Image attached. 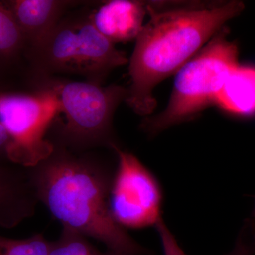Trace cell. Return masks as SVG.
Wrapping results in <instances>:
<instances>
[{
	"label": "cell",
	"mask_w": 255,
	"mask_h": 255,
	"mask_svg": "<svg viewBox=\"0 0 255 255\" xmlns=\"http://www.w3.org/2000/svg\"><path fill=\"white\" fill-rule=\"evenodd\" d=\"M148 22L136 38L129 63L130 86L125 102L148 117L157 102L153 90L177 73L224 25L243 12V1L216 4L146 1Z\"/></svg>",
	"instance_id": "obj_1"
},
{
	"label": "cell",
	"mask_w": 255,
	"mask_h": 255,
	"mask_svg": "<svg viewBox=\"0 0 255 255\" xmlns=\"http://www.w3.org/2000/svg\"><path fill=\"white\" fill-rule=\"evenodd\" d=\"M28 174L39 199L64 228L105 243L122 255H149L114 220L110 208L112 179L99 164L55 149Z\"/></svg>",
	"instance_id": "obj_2"
},
{
	"label": "cell",
	"mask_w": 255,
	"mask_h": 255,
	"mask_svg": "<svg viewBox=\"0 0 255 255\" xmlns=\"http://www.w3.org/2000/svg\"><path fill=\"white\" fill-rule=\"evenodd\" d=\"M223 28L178 70L167 106L160 113L146 117L140 124L151 136L183 122L215 105L228 76L238 65V48Z\"/></svg>",
	"instance_id": "obj_3"
},
{
	"label": "cell",
	"mask_w": 255,
	"mask_h": 255,
	"mask_svg": "<svg viewBox=\"0 0 255 255\" xmlns=\"http://www.w3.org/2000/svg\"><path fill=\"white\" fill-rule=\"evenodd\" d=\"M27 56L43 75L76 74L99 84L111 71L128 62L125 53L104 36L88 16L61 20L41 46Z\"/></svg>",
	"instance_id": "obj_4"
},
{
	"label": "cell",
	"mask_w": 255,
	"mask_h": 255,
	"mask_svg": "<svg viewBox=\"0 0 255 255\" xmlns=\"http://www.w3.org/2000/svg\"><path fill=\"white\" fill-rule=\"evenodd\" d=\"M42 85L54 91L64 116L61 135L69 145L91 147L112 140V122L117 107L125 101L128 88L117 85L102 86L90 81L44 80Z\"/></svg>",
	"instance_id": "obj_5"
},
{
	"label": "cell",
	"mask_w": 255,
	"mask_h": 255,
	"mask_svg": "<svg viewBox=\"0 0 255 255\" xmlns=\"http://www.w3.org/2000/svg\"><path fill=\"white\" fill-rule=\"evenodd\" d=\"M60 114L54 91L46 85L33 92L10 90L0 81V124L11 139L9 162L33 167L48 157L54 146L45 134Z\"/></svg>",
	"instance_id": "obj_6"
},
{
	"label": "cell",
	"mask_w": 255,
	"mask_h": 255,
	"mask_svg": "<svg viewBox=\"0 0 255 255\" xmlns=\"http://www.w3.org/2000/svg\"><path fill=\"white\" fill-rule=\"evenodd\" d=\"M112 148L118 167L111 184V214L124 228L156 226L162 219L163 192L159 181L135 155L116 145Z\"/></svg>",
	"instance_id": "obj_7"
},
{
	"label": "cell",
	"mask_w": 255,
	"mask_h": 255,
	"mask_svg": "<svg viewBox=\"0 0 255 255\" xmlns=\"http://www.w3.org/2000/svg\"><path fill=\"white\" fill-rule=\"evenodd\" d=\"M22 32L28 53L36 50L61 21L73 1L61 0L2 1Z\"/></svg>",
	"instance_id": "obj_8"
},
{
	"label": "cell",
	"mask_w": 255,
	"mask_h": 255,
	"mask_svg": "<svg viewBox=\"0 0 255 255\" xmlns=\"http://www.w3.org/2000/svg\"><path fill=\"white\" fill-rule=\"evenodd\" d=\"M146 14L145 1L111 0L87 16L94 26L115 44L136 40Z\"/></svg>",
	"instance_id": "obj_9"
},
{
	"label": "cell",
	"mask_w": 255,
	"mask_h": 255,
	"mask_svg": "<svg viewBox=\"0 0 255 255\" xmlns=\"http://www.w3.org/2000/svg\"><path fill=\"white\" fill-rule=\"evenodd\" d=\"M35 199L28 175L0 162V226L13 227L33 214Z\"/></svg>",
	"instance_id": "obj_10"
},
{
	"label": "cell",
	"mask_w": 255,
	"mask_h": 255,
	"mask_svg": "<svg viewBox=\"0 0 255 255\" xmlns=\"http://www.w3.org/2000/svg\"><path fill=\"white\" fill-rule=\"evenodd\" d=\"M215 105L241 117L255 114V68L241 66L228 76L216 97Z\"/></svg>",
	"instance_id": "obj_11"
},
{
	"label": "cell",
	"mask_w": 255,
	"mask_h": 255,
	"mask_svg": "<svg viewBox=\"0 0 255 255\" xmlns=\"http://www.w3.org/2000/svg\"><path fill=\"white\" fill-rule=\"evenodd\" d=\"M27 47L19 26L9 9L0 1V71L15 65Z\"/></svg>",
	"instance_id": "obj_12"
},
{
	"label": "cell",
	"mask_w": 255,
	"mask_h": 255,
	"mask_svg": "<svg viewBox=\"0 0 255 255\" xmlns=\"http://www.w3.org/2000/svg\"><path fill=\"white\" fill-rule=\"evenodd\" d=\"M48 255H122L114 252H101L87 241L86 237L72 230L64 228L61 236L52 242Z\"/></svg>",
	"instance_id": "obj_13"
},
{
	"label": "cell",
	"mask_w": 255,
	"mask_h": 255,
	"mask_svg": "<svg viewBox=\"0 0 255 255\" xmlns=\"http://www.w3.org/2000/svg\"><path fill=\"white\" fill-rule=\"evenodd\" d=\"M51 246L41 234L23 240L0 236V255H48Z\"/></svg>",
	"instance_id": "obj_14"
},
{
	"label": "cell",
	"mask_w": 255,
	"mask_h": 255,
	"mask_svg": "<svg viewBox=\"0 0 255 255\" xmlns=\"http://www.w3.org/2000/svg\"><path fill=\"white\" fill-rule=\"evenodd\" d=\"M255 254V223L248 219L240 231L232 251L226 255H254Z\"/></svg>",
	"instance_id": "obj_15"
},
{
	"label": "cell",
	"mask_w": 255,
	"mask_h": 255,
	"mask_svg": "<svg viewBox=\"0 0 255 255\" xmlns=\"http://www.w3.org/2000/svg\"><path fill=\"white\" fill-rule=\"evenodd\" d=\"M155 228L158 233L164 255H187L179 246L163 219L156 225Z\"/></svg>",
	"instance_id": "obj_16"
},
{
	"label": "cell",
	"mask_w": 255,
	"mask_h": 255,
	"mask_svg": "<svg viewBox=\"0 0 255 255\" xmlns=\"http://www.w3.org/2000/svg\"><path fill=\"white\" fill-rule=\"evenodd\" d=\"M11 139L3 126L0 124V162H9V151Z\"/></svg>",
	"instance_id": "obj_17"
},
{
	"label": "cell",
	"mask_w": 255,
	"mask_h": 255,
	"mask_svg": "<svg viewBox=\"0 0 255 255\" xmlns=\"http://www.w3.org/2000/svg\"><path fill=\"white\" fill-rule=\"evenodd\" d=\"M253 217L255 218V207H254V209H253Z\"/></svg>",
	"instance_id": "obj_18"
}]
</instances>
